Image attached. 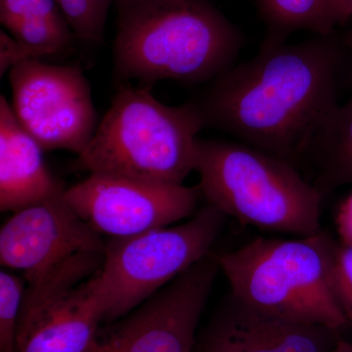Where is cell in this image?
<instances>
[{"instance_id":"6da1fadb","label":"cell","mask_w":352,"mask_h":352,"mask_svg":"<svg viewBox=\"0 0 352 352\" xmlns=\"http://www.w3.org/2000/svg\"><path fill=\"white\" fill-rule=\"evenodd\" d=\"M344 73L342 46L333 34L261 44L256 56L212 80L196 103L205 126L295 166L308 159L339 105Z\"/></svg>"},{"instance_id":"7a4b0ae2","label":"cell","mask_w":352,"mask_h":352,"mask_svg":"<svg viewBox=\"0 0 352 352\" xmlns=\"http://www.w3.org/2000/svg\"><path fill=\"white\" fill-rule=\"evenodd\" d=\"M244 36L207 0H153L119 15L113 67L122 80L212 82L234 66Z\"/></svg>"},{"instance_id":"3957f363","label":"cell","mask_w":352,"mask_h":352,"mask_svg":"<svg viewBox=\"0 0 352 352\" xmlns=\"http://www.w3.org/2000/svg\"><path fill=\"white\" fill-rule=\"evenodd\" d=\"M204 127L196 101L168 106L153 95L151 85H122L74 168L183 184L195 170L198 134Z\"/></svg>"},{"instance_id":"277c9868","label":"cell","mask_w":352,"mask_h":352,"mask_svg":"<svg viewBox=\"0 0 352 352\" xmlns=\"http://www.w3.org/2000/svg\"><path fill=\"white\" fill-rule=\"evenodd\" d=\"M338 245L321 230L296 239L258 238L215 258L231 294L250 307L340 332L349 323L333 292Z\"/></svg>"},{"instance_id":"5b68a950","label":"cell","mask_w":352,"mask_h":352,"mask_svg":"<svg viewBox=\"0 0 352 352\" xmlns=\"http://www.w3.org/2000/svg\"><path fill=\"white\" fill-rule=\"evenodd\" d=\"M195 171L201 195L227 217L298 237L322 230L323 196L289 162L245 143L199 139Z\"/></svg>"},{"instance_id":"8992f818","label":"cell","mask_w":352,"mask_h":352,"mask_svg":"<svg viewBox=\"0 0 352 352\" xmlns=\"http://www.w3.org/2000/svg\"><path fill=\"white\" fill-rule=\"evenodd\" d=\"M227 215L208 203L177 226L106 242L100 274L108 293L105 321L126 316L210 254Z\"/></svg>"},{"instance_id":"52a82bcc","label":"cell","mask_w":352,"mask_h":352,"mask_svg":"<svg viewBox=\"0 0 352 352\" xmlns=\"http://www.w3.org/2000/svg\"><path fill=\"white\" fill-rule=\"evenodd\" d=\"M9 82L16 119L44 151L80 155L87 148L99 124L80 66L25 60L10 69Z\"/></svg>"},{"instance_id":"ba28073f","label":"cell","mask_w":352,"mask_h":352,"mask_svg":"<svg viewBox=\"0 0 352 352\" xmlns=\"http://www.w3.org/2000/svg\"><path fill=\"white\" fill-rule=\"evenodd\" d=\"M220 270L208 254L122 317L87 352H194L197 329Z\"/></svg>"},{"instance_id":"9c48e42d","label":"cell","mask_w":352,"mask_h":352,"mask_svg":"<svg viewBox=\"0 0 352 352\" xmlns=\"http://www.w3.org/2000/svg\"><path fill=\"white\" fill-rule=\"evenodd\" d=\"M200 195L198 186L103 173H90L65 191L76 214L110 237H131L193 217Z\"/></svg>"},{"instance_id":"30bf717a","label":"cell","mask_w":352,"mask_h":352,"mask_svg":"<svg viewBox=\"0 0 352 352\" xmlns=\"http://www.w3.org/2000/svg\"><path fill=\"white\" fill-rule=\"evenodd\" d=\"M105 247L65 193L13 212L0 230V263L23 271L27 283L78 252H104Z\"/></svg>"},{"instance_id":"8fae6325","label":"cell","mask_w":352,"mask_h":352,"mask_svg":"<svg viewBox=\"0 0 352 352\" xmlns=\"http://www.w3.org/2000/svg\"><path fill=\"white\" fill-rule=\"evenodd\" d=\"M339 333L263 314L230 293L197 338L194 352H329Z\"/></svg>"},{"instance_id":"7c38bea8","label":"cell","mask_w":352,"mask_h":352,"mask_svg":"<svg viewBox=\"0 0 352 352\" xmlns=\"http://www.w3.org/2000/svg\"><path fill=\"white\" fill-rule=\"evenodd\" d=\"M100 270L20 329L17 352L89 351L108 311L107 289Z\"/></svg>"},{"instance_id":"4fadbf2b","label":"cell","mask_w":352,"mask_h":352,"mask_svg":"<svg viewBox=\"0 0 352 352\" xmlns=\"http://www.w3.org/2000/svg\"><path fill=\"white\" fill-rule=\"evenodd\" d=\"M44 150L0 96V210L16 212L62 195L67 188L44 161Z\"/></svg>"},{"instance_id":"5bb4252c","label":"cell","mask_w":352,"mask_h":352,"mask_svg":"<svg viewBox=\"0 0 352 352\" xmlns=\"http://www.w3.org/2000/svg\"><path fill=\"white\" fill-rule=\"evenodd\" d=\"M307 160L314 164V184L323 198L352 183V95L330 116Z\"/></svg>"},{"instance_id":"9a60e30c","label":"cell","mask_w":352,"mask_h":352,"mask_svg":"<svg viewBox=\"0 0 352 352\" xmlns=\"http://www.w3.org/2000/svg\"><path fill=\"white\" fill-rule=\"evenodd\" d=\"M103 263L104 252H78L29 282L23 296L17 332L96 274Z\"/></svg>"},{"instance_id":"2e32d148","label":"cell","mask_w":352,"mask_h":352,"mask_svg":"<svg viewBox=\"0 0 352 352\" xmlns=\"http://www.w3.org/2000/svg\"><path fill=\"white\" fill-rule=\"evenodd\" d=\"M259 12L267 25L263 45L286 43L289 34L298 31L316 36L333 34L328 0H256Z\"/></svg>"},{"instance_id":"e0dca14e","label":"cell","mask_w":352,"mask_h":352,"mask_svg":"<svg viewBox=\"0 0 352 352\" xmlns=\"http://www.w3.org/2000/svg\"><path fill=\"white\" fill-rule=\"evenodd\" d=\"M1 24L9 34L31 50L36 59L65 52L76 38L64 16L16 18L1 21Z\"/></svg>"},{"instance_id":"ac0fdd59","label":"cell","mask_w":352,"mask_h":352,"mask_svg":"<svg viewBox=\"0 0 352 352\" xmlns=\"http://www.w3.org/2000/svg\"><path fill=\"white\" fill-rule=\"evenodd\" d=\"M25 289L22 278L0 272V352H17L16 338Z\"/></svg>"},{"instance_id":"d6986e66","label":"cell","mask_w":352,"mask_h":352,"mask_svg":"<svg viewBox=\"0 0 352 352\" xmlns=\"http://www.w3.org/2000/svg\"><path fill=\"white\" fill-rule=\"evenodd\" d=\"M76 38L89 43L104 41L106 22L90 0H54Z\"/></svg>"},{"instance_id":"ffe728a7","label":"cell","mask_w":352,"mask_h":352,"mask_svg":"<svg viewBox=\"0 0 352 352\" xmlns=\"http://www.w3.org/2000/svg\"><path fill=\"white\" fill-rule=\"evenodd\" d=\"M333 292L349 325L352 326V247L338 245L333 271Z\"/></svg>"},{"instance_id":"44dd1931","label":"cell","mask_w":352,"mask_h":352,"mask_svg":"<svg viewBox=\"0 0 352 352\" xmlns=\"http://www.w3.org/2000/svg\"><path fill=\"white\" fill-rule=\"evenodd\" d=\"M63 16L54 0H0V22L16 18Z\"/></svg>"},{"instance_id":"7402d4cb","label":"cell","mask_w":352,"mask_h":352,"mask_svg":"<svg viewBox=\"0 0 352 352\" xmlns=\"http://www.w3.org/2000/svg\"><path fill=\"white\" fill-rule=\"evenodd\" d=\"M36 59L31 50L19 43L8 32L0 31V76H3L7 72L23 61Z\"/></svg>"},{"instance_id":"603a6c76","label":"cell","mask_w":352,"mask_h":352,"mask_svg":"<svg viewBox=\"0 0 352 352\" xmlns=\"http://www.w3.org/2000/svg\"><path fill=\"white\" fill-rule=\"evenodd\" d=\"M336 222L340 245L352 247V192L340 204Z\"/></svg>"},{"instance_id":"cb8c5ba5","label":"cell","mask_w":352,"mask_h":352,"mask_svg":"<svg viewBox=\"0 0 352 352\" xmlns=\"http://www.w3.org/2000/svg\"><path fill=\"white\" fill-rule=\"evenodd\" d=\"M329 16L333 29L352 17V0H328Z\"/></svg>"},{"instance_id":"d4e9b609","label":"cell","mask_w":352,"mask_h":352,"mask_svg":"<svg viewBox=\"0 0 352 352\" xmlns=\"http://www.w3.org/2000/svg\"><path fill=\"white\" fill-rule=\"evenodd\" d=\"M344 55V72L349 74L352 80V29L346 32V36L340 39Z\"/></svg>"},{"instance_id":"484cf974","label":"cell","mask_w":352,"mask_h":352,"mask_svg":"<svg viewBox=\"0 0 352 352\" xmlns=\"http://www.w3.org/2000/svg\"><path fill=\"white\" fill-rule=\"evenodd\" d=\"M116 1H117L118 8H119V15H122V14L129 12L132 9L153 1V0H116Z\"/></svg>"},{"instance_id":"4316f807","label":"cell","mask_w":352,"mask_h":352,"mask_svg":"<svg viewBox=\"0 0 352 352\" xmlns=\"http://www.w3.org/2000/svg\"><path fill=\"white\" fill-rule=\"evenodd\" d=\"M94 4L95 9L104 21L107 20L109 9L112 6L113 0H90Z\"/></svg>"},{"instance_id":"83f0119b","label":"cell","mask_w":352,"mask_h":352,"mask_svg":"<svg viewBox=\"0 0 352 352\" xmlns=\"http://www.w3.org/2000/svg\"><path fill=\"white\" fill-rule=\"evenodd\" d=\"M329 352H352V344L346 340L340 339L336 346Z\"/></svg>"}]
</instances>
